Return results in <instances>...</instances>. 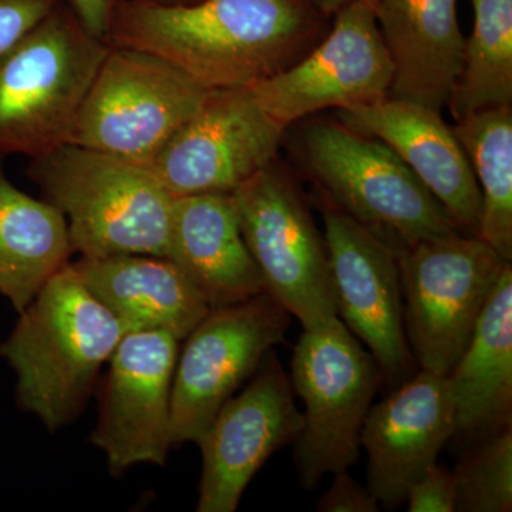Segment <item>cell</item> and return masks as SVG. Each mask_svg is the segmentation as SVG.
Listing matches in <instances>:
<instances>
[{
	"label": "cell",
	"mask_w": 512,
	"mask_h": 512,
	"mask_svg": "<svg viewBox=\"0 0 512 512\" xmlns=\"http://www.w3.org/2000/svg\"><path fill=\"white\" fill-rule=\"evenodd\" d=\"M311 0H124L107 43L164 59L207 90L244 89L284 72L323 36Z\"/></svg>",
	"instance_id": "obj_1"
},
{
	"label": "cell",
	"mask_w": 512,
	"mask_h": 512,
	"mask_svg": "<svg viewBox=\"0 0 512 512\" xmlns=\"http://www.w3.org/2000/svg\"><path fill=\"white\" fill-rule=\"evenodd\" d=\"M19 315L0 357L18 376L19 406L47 430H60L83 412L126 332L72 264L53 275Z\"/></svg>",
	"instance_id": "obj_2"
},
{
	"label": "cell",
	"mask_w": 512,
	"mask_h": 512,
	"mask_svg": "<svg viewBox=\"0 0 512 512\" xmlns=\"http://www.w3.org/2000/svg\"><path fill=\"white\" fill-rule=\"evenodd\" d=\"M28 173L82 258L167 256L174 197L151 168L67 144L32 160Z\"/></svg>",
	"instance_id": "obj_3"
},
{
	"label": "cell",
	"mask_w": 512,
	"mask_h": 512,
	"mask_svg": "<svg viewBox=\"0 0 512 512\" xmlns=\"http://www.w3.org/2000/svg\"><path fill=\"white\" fill-rule=\"evenodd\" d=\"M109 50L60 3L0 56V157L36 160L70 144Z\"/></svg>",
	"instance_id": "obj_4"
},
{
	"label": "cell",
	"mask_w": 512,
	"mask_h": 512,
	"mask_svg": "<svg viewBox=\"0 0 512 512\" xmlns=\"http://www.w3.org/2000/svg\"><path fill=\"white\" fill-rule=\"evenodd\" d=\"M303 160L325 197L399 254L426 239L461 234L402 158L345 124L316 121L303 133Z\"/></svg>",
	"instance_id": "obj_5"
},
{
	"label": "cell",
	"mask_w": 512,
	"mask_h": 512,
	"mask_svg": "<svg viewBox=\"0 0 512 512\" xmlns=\"http://www.w3.org/2000/svg\"><path fill=\"white\" fill-rule=\"evenodd\" d=\"M288 375L305 403L302 430L293 443L299 483L313 490L328 474L355 466L383 376L372 353L339 318L302 329Z\"/></svg>",
	"instance_id": "obj_6"
},
{
	"label": "cell",
	"mask_w": 512,
	"mask_h": 512,
	"mask_svg": "<svg viewBox=\"0 0 512 512\" xmlns=\"http://www.w3.org/2000/svg\"><path fill=\"white\" fill-rule=\"evenodd\" d=\"M208 92L161 57L110 46L74 123L70 144L150 168Z\"/></svg>",
	"instance_id": "obj_7"
},
{
	"label": "cell",
	"mask_w": 512,
	"mask_h": 512,
	"mask_svg": "<svg viewBox=\"0 0 512 512\" xmlns=\"http://www.w3.org/2000/svg\"><path fill=\"white\" fill-rule=\"evenodd\" d=\"M397 261L404 329L417 369L447 376L511 262L483 239L464 234L417 242Z\"/></svg>",
	"instance_id": "obj_8"
},
{
	"label": "cell",
	"mask_w": 512,
	"mask_h": 512,
	"mask_svg": "<svg viewBox=\"0 0 512 512\" xmlns=\"http://www.w3.org/2000/svg\"><path fill=\"white\" fill-rule=\"evenodd\" d=\"M231 195L265 292L302 329L338 318L325 237L292 181L272 163Z\"/></svg>",
	"instance_id": "obj_9"
},
{
	"label": "cell",
	"mask_w": 512,
	"mask_h": 512,
	"mask_svg": "<svg viewBox=\"0 0 512 512\" xmlns=\"http://www.w3.org/2000/svg\"><path fill=\"white\" fill-rule=\"evenodd\" d=\"M291 318L264 292L212 309L185 338L171 392V443H198L215 414L284 343Z\"/></svg>",
	"instance_id": "obj_10"
},
{
	"label": "cell",
	"mask_w": 512,
	"mask_h": 512,
	"mask_svg": "<svg viewBox=\"0 0 512 512\" xmlns=\"http://www.w3.org/2000/svg\"><path fill=\"white\" fill-rule=\"evenodd\" d=\"M335 16L332 29L301 60L249 87L282 127L318 111L353 109L389 96L393 63L376 2L356 0Z\"/></svg>",
	"instance_id": "obj_11"
},
{
	"label": "cell",
	"mask_w": 512,
	"mask_h": 512,
	"mask_svg": "<svg viewBox=\"0 0 512 512\" xmlns=\"http://www.w3.org/2000/svg\"><path fill=\"white\" fill-rule=\"evenodd\" d=\"M330 276L338 318L375 357L392 389L417 372L406 338L397 252L323 198Z\"/></svg>",
	"instance_id": "obj_12"
},
{
	"label": "cell",
	"mask_w": 512,
	"mask_h": 512,
	"mask_svg": "<svg viewBox=\"0 0 512 512\" xmlns=\"http://www.w3.org/2000/svg\"><path fill=\"white\" fill-rule=\"evenodd\" d=\"M285 131L249 87L210 90L150 168L174 198L232 192L274 163Z\"/></svg>",
	"instance_id": "obj_13"
},
{
	"label": "cell",
	"mask_w": 512,
	"mask_h": 512,
	"mask_svg": "<svg viewBox=\"0 0 512 512\" xmlns=\"http://www.w3.org/2000/svg\"><path fill=\"white\" fill-rule=\"evenodd\" d=\"M303 414L274 350L204 431L198 512H234L252 478L282 447L295 443Z\"/></svg>",
	"instance_id": "obj_14"
},
{
	"label": "cell",
	"mask_w": 512,
	"mask_h": 512,
	"mask_svg": "<svg viewBox=\"0 0 512 512\" xmlns=\"http://www.w3.org/2000/svg\"><path fill=\"white\" fill-rule=\"evenodd\" d=\"M180 340L171 333L131 332L110 357L90 443L121 476L137 464L164 466L171 443V392Z\"/></svg>",
	"instance_id": "obj_15"
},
{
	"label": "cell",
	"mask_w": 512,
	"mask_h": 512,
	"mask_svg": "<svg viewBox=\"0 0 512 512\" xmlns=\"http://www.w3.org/2000/svg\"><path fill=\"white\" fill-rule=\"evenodd\" d=\"M456 433V409L447 376L417 370L370 407L360 446L367 454V490L380 507L396 510L410 487L439 463Z\"/></svg>",
	"instance_id": "obj_16"
},
{
	"label": "cell",
	"mask_w": 512,
	"mask_h": 512,
	"mask_svg": "<svg viewBox=\"0 0 512 512\" xmlns=\"http://www.w3.org/2000/svg\"><path fill=\"white\" fill-rule=\"evenodd\" d=\"M340 123L382 141L439 201L458 231L478 237L481 195L470 161L440 111L384 97L339 110Z\"/></svg>",
	"instance_id": "obj_17"
},
{
	"label": "cell",
	"mask_w": 512,
	"mask_h": 512,
	"mask_svg": "<svg viewBox=\"0 0 512 512\" xmlns=\"http://www.w3.org/2000/svg\"><path fill=\"white\" fill-rule=\"evenodd\" d=\"M165 258L188 276L211 309L248 301L265 292L242 235L231 192L174 198Z\"/></svg>",
	"instance_id": "obj_18"
},
{
	"label": "cell",
	"mask_w": 512,
	"mask_h": 512,
	"mask_svg": "<svg viewBox=\"0 0 512 512\" xmlns=\"http://www.w3.org/2000/svg\"><path fill=\"white\" fill-rule=\"evenodd\" d=\"M70 264L126 333L160 330L181 342L212 311L197 286L163 256L80 258Z\"/></svg>",
	"instance_id": "obj_19"
},
{
	"label": "cell",
	"mask_w": 512,
	"mask_h": 512,
	"mask_svg": "<svg viewBox=\"0 0 512 512\" xmlns=\"http://www.w3.org/2000/svg\"><path fill=\"white\" fill-rule=\"evenodd\" d=\"M376 15L393 63L389 96L443 110L466 42L457 0H377Z\"/></svg>",
	"instance_id": "obj_20"
},
{
	"label": "cell",
	"mask_w": 512,
	"mask_h": 512,
	"mask_svg": "<svg viewBox=\"0 0 512 512\" xmlns=\"http://www.w3.org/2000/svg\"><path fill=\"white\" fill-rule=\"evenodd\" d=\"M447 379L456 409L453 439L471 446L512 426L511 264L505 266Z\"/></svg>",
	"instance_id": "obj_21"
},
{
	"label": "cell",
	"mask_w": 512,
	"mask_h": 512,
	"mask_svg": "<svg viewBox=\"0 0 512 512\" xmlns=\"http://www.w3.org/2000/svg\"><path fill=\"white\" fill-rule=\"evenodd\" d=\"M0 157V293L22 312L42 286L70 264L62 212L10 183Z\"/></svg>",
	"instance_id": "obj_22"
},
{
	"label": "cell",
	"mask_w": 512,
	"mask_h": 512,
	"mask_svg": "<svg viewBox=\"0 0 512 512\" xmlns=\"http://www.w3.org/2000/svg\"><path fill=\"white\" fill-rule=\"evenodd\" d=\"M454 133L473 168L481 195L478 238L505 262L512 259V106L456 120Z\"/></svg>",
	"instance_id": "obj_23"
},
{
	"label": "cell",
	"mask_w": 512,
	"mask_h": 512,
	"mask_svg": "<svg viewBox=\"0 0 512 512\" xmlns=\"http://www.w3.org/2000/svg\"><path fill=\"white\" fill-rule=\"evenodd\" d=\"M474 26L448 109L460 120L477 111L512 106V0H471Z\"/></svg>",
	"instance_id": "obj_24"
},
{
	"label": "cell",
	"mask_w": 512,
	"mask_h": 512,
	"mask_svg": "<svg viewBox=\"0 0 512 512\" xmlns=\"http://www.w3.org/2000/svg\"><path fill=\"white\" fill-rule=\"evenodd\" d=\"M453 473L456 511L512 510V426L468 446Z\"/></svg>",
	"instance_id": "obj_25"
},
{
	"label": "cell",
	"mask_w": 512,
	"mask_h": 512,
	"mask_svg": "<svg viewBox=\"0 0 512 512\" xmlns=\"http://www.w3.org/2000/svg\"><path fill=\"white\" fill-rule=\"evenodd\" d=\"M409 512L456 511V477L436 463L410 487L406 501Z\"/></svg>",
	"instance_id": "obj_26"
},
{
	"label": "cell",
	"mask_w": 512,
	"mask_h": 512,
	"mask_svg": "<svg viewBox=\"0 0 512 512\" xmlns=\"http://www.w3.org/2000/svg\"><path fill=\"white\" fill-rule=\"evenodd\" d=\"M62 0H0V56L5 55Z\"/></svg>",
	"instance_id": "obj_27"
},
{
	"label": "cell",
	"mask_w": 512,
	"mask_h": 512,
	"mask_svg": "<svg viewBox=\"0 0 512 512\" xmlns=\"http://www.w3.org/2000/svg\"><path fill=\"white\" fill-rule=\"evenodd\" d=\"M335 480L325 494L320 497L316 510L319 512H377L379 501L373 494L357 483L348 470L333 474Z\"/></svg>",
	"instance_id": "obj_28"
},
{
	"label": "cell",
	"mask_w": 512,
	"mask_h": 512,
	"mask_svg": "<svg viewBox=\"0 0 512 512\" xmlns=\"http://www.w3.org/2000/svg\"><path fill=\"white\" fill-rule=\"evenodd\" d=\"M89 35L107 43L124 0H62Z\"/></svg>",
	"instance_id": "obj_29"
},
{
	"label": "cell",
	"mask_w": 512,
	"mask_h": 512,
	"mask_svg": "<svg viewBox=\"0 0 512 512\" xmlns=\"http://www.w3.org/2000/svg\"><path fill=\"white\" fill-rule=\"evenodd\" d=\"M353 2H356V0H311L312 5L325 16L336 15L339 10L346 8ZM373 2H377V0H373Z\"/></svg>",
	"instance_id": "obj_30"
},
{
	"label": "cell",
	"mask_w": 512,
	"mask_h": 512,
	"mask_svg": "<svg viewBox=\"0 0 512 512\" xmlns=\"http://www.w3.org/2000/svg\"><path fill=\"white\" fill-rule=\"evenodd\" d=\"M144 2L156 3V5H188L198 0H144Z\"/></svg>",
	"instance_id": "obj_31"
}]
</instances>
